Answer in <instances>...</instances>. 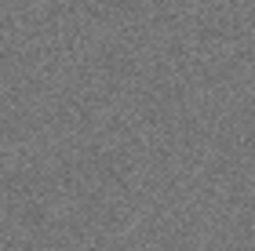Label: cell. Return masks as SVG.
I'll return each mask as SVG.
<instances>
[]
</instances>
